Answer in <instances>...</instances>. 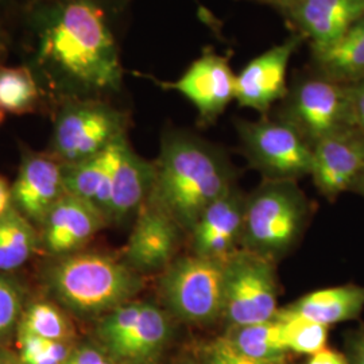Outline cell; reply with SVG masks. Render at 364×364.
Masks as SVG:
<instances>
[{
    "label": "cell",
    "instance_id": "6da1fadb",
    "mask_svg": "<svg viewBox=\"0 0 364 364\" xmlns=\"http://www.w3.org/2000/svg\"><path fill=\"white\" fill-rule=\"evenodd\" d=\"M124 0H38L13 33L14 53L53 108L69 99H107L123 88L115 14Z\"/></svg>",
    "mask_w": 364,
    "mask_h": 364
},
{
    "label": "cell",
    "instance_id": "7a4b0ae2",
    "mask_svg": "<svg viewBox=\"0 0 364 364\" xmlns=\"http://www.w3.org/2000/svg\"><path fill=\"white\" fill-rule=\"evenodd\" d=\"M149 203L191 235L207 209L235 188L234 169L216 146L185 131L162 136Z\"/></svg>",
    "mask_w": 364,
    "mask_h": 364
},
{
    "label": "cell",
    "instance_id": "3957f363",
    "mask_svg": "<svg viewBox=\"0 0 364 364\" xmlns=\"http://www.w3.org/2000/svg\"><path fill=\"white\" fill-rule=\"evenodd\" d=\"M45 284L69 312L100 318L135 299L144 278L111 255L76 252L53 262L45 272Z\"/></svg>",
    "mask_w": 364,
    "mask_h": 364
},
{
    "label": "cell",
    "instance_id": "277c9868",
    "mask_svg": "<svg viewBox=\"0 0 364 364\" xmlns=\"http://www.w3.org/2000/svg\"><path fill=\"white\" fill-rule=\"evenodd\" d=\"M296 182L264 180L248 196L240 248L275 262L294 247L309 212Z\"/></svg>",
    "mask_w": 364,
    "mask_h": 364
},
{
    "label": "cell",
    "instance_id": "5b68a950",
    "mask_svg": "<svg viewBox=\"0 0 364 364\" xmlns=\"http://www.w3.org/2000/svg\"><path fill=\"white\" fill-rule=\"evenodd\" d=\"M49 154L69 165L97 156L127 135L129 115L107 99H69L53 108Z\"/></svg>",
    "mask_w": 364,
    "mask_h": 364
},
{
    "label": "cell",
    "instance_id": "8992f818",
    "mask_svg": "<svg viewBox=\"0 0 364 364\" xmlns=\"http://www.w3.org/2000/svg\"><path fill=\"white\" fill-rule=\"evenodd\" d=\"M170 338L169 313L136 299L100 317L95 328V341L117 364L156 362Z\"/></svg>",
    "mask_w": 364,
    "mask_h": 364
},
{
    "label": "cell",
    "instance_id": "52a82bcc",
    "mask_svg": "<svg viewBox=\"0 0 364 364\" xmlns=\"http://www.w3.org/2000/svg\"><path fill=\"white\" fill-rule=\"evenodd\" d=\"M224 262L196 254L176 258L162 272L158 291L165 311L189 324H210L223 316Z\"/></svg>",
    "mask_w": 364,
    "mask_h": 364
},
{
    "label": "cell",
    "instance_id": "ba28073f",
    "mask_svg": "<svg viewBox=\"0 0 364 364\" xmlns=\"http://www.w3.org/2000/svg\"><path fill=\"white\" fill-rule=\"evenodd\" d=\"M223 316L228 328L275 318L278 284L273 260L239 248L224 260Z\"/></svg>",
    "mask_w": 364,
    "mask_h": 364
},
{
    "label": "cell",
    "instance_id": "9c48e42d",
    "mask_svg": "<svg viewBox=\"0 0 364 364\" xmlns=\"http://www.w3.org/2000/svg\"><path fill=\"white\" fill-rule=\"evenodd\" d=\"M248 164L270 181L311 176L313 146L285 120H240L236 124Z\"/></svg>",
    "mask_w": 364,
    "mask_h": 364
},
{
    "label": "cell",
    "instance_id": "30bf717a",
    "mask_svg": "<svg viewBox=\"0 0 364 364\" xmlns=\"http://www.w3.org/2000/svg\"><path fill=\"white\" fill-rule=\"evenodd\" d=\"M281 119L314 146L346 127H352L347 88L329 78H309L287 93Z\"/></svg>",
    "mask_w": 364,
    "mask_h": 364
},
{
    "label": "cell",
    "instance_id": "8fae6325",
    "mask_svg": "<svg viewBox=\"0 0 364 364\" xmlns=\"http://www.w3.org/2000/svg\"><path fill=\"white\" fill-rule=\"evenodd\" d=\"M169 91L181 93L195 105L203 124L213 123L235 100V73L228 57L205 49L176 81H158Z\"/></svg>",
    "mask_w": 364,
    "mask_h": 364
},
{
    "label": "cell",
    "instance_id": "7c38bea8",
    "mask_svg": "<svg viewBox=\"0 0 364 364\" xmlns=\"http://www.w3.org/2000/svg\"><path fill=\"white\" fill-rule=\"evenodd\" d=\"M305 37L294 33L284 42L251 60L235 75V102L266 114L277 102L287 99V68Z\"/></svg>",
    "mask_w": 364,
    "mask_h": 364
},
{
    "label": "cell",
    "instance_id": "4fadbf2b",
    "mask_svg": "<svg viewBox=\"0 0 364 364\" xmlns=\"http://www.w3.org/2000/svg\"><path fill=\"white\" fill-rule=\"evenodd\" d=\"M363 173L364 131L346 127L313 146L311 177L324 197H338L353 186Z\"/></svg>",
    "mask_w": 364,
    "mask_h": 364
},
{
    "label": "cell",
    "instance_id": "5bb4252c",
    "mask_svg": "<svg viewBox=\"0 0 364 364\" xmlns=\"http://www.w3.org/2000/svg\"><path fill=\"white\" fill-rule=\"evenodd\" d=\"M181 234L171 218L146 201L138 212L122 260L141 275L164 272L176 259Z\"/></svg>",
    "mask_w": 364,
    "mask_h": 364
},
{
    "label": "cell",
    "instance_id": "9a60e30c",
    "mask_svg": "<svg viewBox=\"0 0 364 364\" xmlns=\"http://www.w3.org/2000/svg\"><path fill=\"white\" fill-rule=\"evenodd\" d=\"M11 192L14 208L31 223L42 224L50 209L66 195L63 164L49 153L23 147Z\"/></svg>",
    "mask_w": 364,
    "mask_h": 364
},
{
    "label": "cell",
    "instance_id": "2e32d148",
    "mask_svg": "<svg viewBox=\"0 0 364 364\" xmlns=\"http://www.w3.org/2000/svg\"><path fill=\"white\" fill-rule=\"evenodd\" d=\"M107 224L93 204L66 193L41 224V246L55 258L76 254Z\"/></svg>",
    "mask_w": 364,
    "mask_h": 364
},
{
    "label": "cell",
    "instance_id": "e0dca14e",
    "mask_svg": "<svg viewBox=\"0 0 364 364\" xmlns=\"http://www.w3.org/2000/svg\"><path fill=\"white\" fill-rule=\"evenodd\" d=\"M281 10L320 50L364 18V0H287Z\"/></svg>",
    "mask_w": 364,
    "mask_h": 364
},
{
    "label": "cell",
    "instance_id": "ac0fdd59",
    "mask_svg": "<svg viewBox=\"0 0 364 364\" xmlns=\"http://www.w3.org/2000/svg\"><path fill=\"white\" fill-rule=\"evenodd\" d=\"M246 198L235 186L203 213L191 232L192 254L224 262L240 248Z\"/></svg>",
    "mask_w": 364,
    "mask_h": 364
},
{
    "label": "cell",
    "instance_id": "d6986e66",
    "mask_svg": "<svg viewBox=\"0 0 364 364\" xmlns=\"http://www.w3.org/2000/svg\"><path fill=\"white\" fill-rule=\"evenodd\" d=\"M154 176V162L136 154L124 136L119 146L107 221L120 223L134 213L138 215L150 197Z\"/></svg>",
    "mask_w": 364,
    "mask_h": 364
},
{
    "label": "cell",
    "instance_id": "ffe728a7",
    "mask_svg": "<svg viewBox=\"0 0 364 364\" xmlns=\"http://www.w3.org/2000/svg\"><path fill=\"white\" fill-rule=\"evenodd\" d=\"M124 136L119 138L117 142L97 156L75 164L63 165L66 193L93 204L105 215V220L111 203L112 178L119 146Z\"/></svg>",
    "mask_w": 364,
    "mask_h": 364
},
{
    "label": "cell",
    "instance_id": "44dd1931",
    "mask_svg": "<svg viewBox=\"0 0 364 364\" xmlns=\"http://www.w3.org/2000/svg\"><path fill=\"white\" fill-rule=\"evenodd\" d=\"M284 309L323 326H333L356 318L362 313L364 287L343 285L314 290Z\"/></svg>",
    "mask_w": 364,
    "mask_h": 364
},
{
    "label": "cell",
    "instance_id": "7402d4cb",
    "mask_svg": "<svg viewBox=\"0 0 364 364\" xmlns=\"http://www.w3.org/2000/svg\"><path fill=\"white\" fill-rule=\"evenodd\" d=\"M314 63L332 81L364 78V18L340 38L320 50H313Z\"/></svg>",
    "mask_w": 364,
    "mask_h": 364
},
{
    "label": "cell",
    "instance_id": "603a6c76",
    "mask_svg": "<svg viewBox=\"0 0 364 364\" xmlns=\"http://www.w3.org/2000/svg\"><path fill=\"white\" fill-rule=\"evenodd\" d=\"M52 105L27 66L0 65V109L4 114H37Z\"/></svg>",
    "mask_w": 364,
    "mask_h": 364
},
{
    "label": "cell",
    "instance_id": "cb8c5ba5",
    "mask_svg": "<svg viewBox=\"0 0 364 364\" xmlns=\"http://www.w3.org/2000/svg\"><path fill=\"white\" fill-rule=\"evenodd\" d=\"M39 247L41 236L18 209L13 207L0 216V273L22 267Z\"/></svg>",
    "mask_w": 364,
    "mask_h": 364
},
{
    "label": "cell",
    "instance_id": "d4e9b609",
    "mask_svg": "<svg viewBox=\"0 0 364 364\" xmlns=\"http://www.w3.org/2000/svg\"><path fill=\"white\" fill-rule=\"evenodd\" d=\"M223 336L237 351L264 362H284L289 352L284 326L277 316L273 320L259 324L228 328Z\"/></svg>",
    "mask_w": 364,
    "mask_h": 364
},
{
    "label": "cell",
    "instance_id": "484cf974",
    "mask_svg": "<svg viewBox=\"0 0 364 364\" xmlns=\"http://www.w3.org/2000/svg\"><path fill=\"white\" fill-rule=\"evenodd\" d=\"M18 329L58 341H73L76 336L75 326L64 311L48 301H37L26 306Z\"/></svg>",
    "mask_w": 364,
    "mask_h": 364
},
{
    "label": "cell",
    "instance_id": "4316f807",
    "mask_svg": "<svg viewBox=\"0 0 364 364\" xmlns=\"http://www.w3.org/2000/svg\"><path fill=\"white\" fill-rule=\"evenodd\" d=\"M277 317L284 326L287 351L312 356L326 348L329 326L287 312L284 308L278 311Z\"/></svg>",
    "mask_w": 364,
    "mask_h": 364
},
{
    "label": "cell",
    "instance_id": "83f0119b",
    "mask_svg": "<svg viewBox=\"0 0 364 364\" xmlns=\"http://www.w3.org/2000/svg\"><path fill=\"white\" fill-rule=\"evenodd\" d=\"M18 355L25 364H64L75 351L73 341L39 338L25 331H16Z\"/></svg>",
    "mask_w": 364,
    "mask_h": 364
},
{
    "label": "cell",
    "instance_id": "f1b7e54d",
    "mask_svg": "<svg viewBox=\"0 0 364 364\" xmlns=\"http://www.w3.org/2000/svg\"><path fill=\"white\" fill-rule=\"evenodd\" d=\"M23 287L10 275L0 273V346L16 333L26 306Z\"/></svg>",
    "mask_w": 364,
    "mask_h": 364
},
{
    "label": "cell",
    "instance_id": "f546056e",
    "mask_svg": "<svg viewBox=\"0 0 364 364\" xmlns=\"http://www.w3.org/2000/svg\"><path fill=\"white\" fill-rule=\"evenodd\" d=\"M200 364H285L284 362H264L259 359L250 358L247 355L237 351L232 344L224 338H215L205 344L197 356Z\"/></svg>",
    "mask_w": 364,
    "mask_h": 364
},
{
    "label": "cell",
    "instance_id": "4dcf8cb0",
    "mask_svg": "<svg viewBox=\"0 0 364 364\" xmlns=\"http://www.w3.org/2000/svg\"><path fill=\"white\" fill-rule=\"evenodd\" d=\"M64 364H117L107 352L96 343L88 341L78 344Z\"/></svg>",
    "mask_w": 364,
    "mask_h": 364
},
{
    "label": "cell",
    "instance_id": "1f68e13d",
    "mask_svg": "<svg viewBox=\"0 0 364 364\" xmlns=\"http://www.w3.org/2000/svg\"><path fill=\"white\" fill-rule=\"evenodd\" d=\"M36 1L38 0H0V26L13 34L21 18Z\"/></svg>",
    "mask_w": 364,
    "mask_h": 364
},
{
    "label": "cell",
    "instance_id": "d6a6232c",
    "mask_svg": "<svg viewBox=\"0 0 364 364\" xmlns=\"http://www.w3.org/2000/svg\"><path fill=\"white\" fill-rule=\"evenodd\" d=\"M305 364H348V362L341 353L324 348L323 351L312 355Z\"/></svg>",
    "mask_w": 364,
    "mask_h": 364
},
{
    "label": "cell",
    "instance_id": "836d02e7",
    "mask_svg": "<svg viewBox=\"0 0 364 364\" xmlns=\"http://www.w3.org/2000/svg\"><path fill=\"white\" fill-rule=\"evenodd\" d=\"M11 53H14L13 34L7 28L0 26V65L7 64Z\"/></svg>",
    "mask_w": 364,
    "mask_h": 364
},
{
    "label": "cell",
    "instance_id": "e575fe53",
    "mask_svg": "<svg viewBox=\"0 0 364 364\" xmlns=\"http://www.w3.org/2000/svg\"><path fill=\"white\" fill-rule=\"evenodd\" d=\"M13 192L11 185L0 174V216L13 208Z\"/></svg>",
    "mask_w": 364,
    "mask_h": 364
},
{
    "label": "cell",
    "instance_id": "d590c367",
    "mask_svg": "<svg viewBox=\"0 0 364 364\" xmlns=\"http://www.w3.org/2000/svg\"><path fill=\"white\" fill-rule=\"evenodd\" d=\"M0 364H25L19 358L18 352L11 351L0 346Z\"/></svg>",
    "mask_w": 364,
    "mask_h": 364
},
{
    "label": "cell",
    "instance_id": "8d00e7d4",
    "mask_svg": "<svg viewBox=\"0 0 364 364\" xmlns=\"http://www.w3.org/2000/svg\"><path fill=\"white\" fill-rule=\"evenodd\" d=\"M355 364H364V336L359 341L356 347V356H355Z\"/></svg>",
    "mask_w": 364,
    "mask_h": 364
},
{
    "label": "cell",
    "instance_id": "74e56055",
    "mask_svg": "<svg viewBox=\"0 0 364 364\" xmlns=\"http://www.w3.org/2000/svg\"><path fill=\"white\" fill-rule=\"evenodd\" d=\"M173 364H200V362H198V359H197V358L185 355V356H181L176 363Z\"/></svg>",
    "mask_w": 364,
    "mask_h": 364
},
{
    "label": "cell",
    "instance_id": "f35d334b",
    "mask_svg": "<svg viewBox=\"0 0 364 364\" xmlns=\"http://www.w3.org/2000/svg\"><path fill=\"white\" fill-rule=\"evenodd\" d=\"M353 186H356V188L359 189V192L364 196V173L359 177V180L356 181V183H355Z\"/></svg>",
    "mask_w": 364,
    "mask_h": 364
},
{
    "label": "cell",
    "instance_id": "ab89813d",
    "mask_svg": "<svg viewBox=\"0 0 364 364\" xmlns=\"http://www.w3.org/2000/svg\"><path fill=\"white\" fill-rule=\"evenodd\" d=\"M260 1H266V3H270V4L277 6L278 9H281V7H282V4H284L287 0H260Z\"/></svg>",
    "mask_w": 364,
    "mask_h": 364
},
{
    "label": "cell",
    "instance_id": "60d3db41",
    "mask_svg": "<svg viewBox=\"0 0 364 364\" xmlns=\"http://www.w3.org/2000/svg\"><path fill=\"white\" fill-rule=\"evenodd\" d=\"M4 117H6V114H4V112L0 109V124L4 122Z\"/></svg>",
    "mask_w": 364,
    "mask_h": 364
},
{
    "label": "cell",
    "instance_id": "b9f144b4",
    "mask_svg": "<svg viewBox=\"0 0 364 364\" xmlns=\"http://www.w3.org/2000/svg\"><path fill=\"white\" fill-rule=\"evenodd\" d=\"M358 129H359V130L364 131V123L362 124V126H360V127H358Z\"/></svg>",
    "mask_w": 364,
    "mask_h": 364
},
{
    "label": "cell",
    "instance_id": "7bdbcfd3",
    "mask_svg": "<svg viewBox=\"0 0 364 364\" xmlns=\"http://www.w3.org/2000/svg\"><path fill=\"white\" fill-rule=\"evenodd\" d=\"M146 364H158V360H156V362H150V363H146Z\"/></svg>",
    "mask_w": 364,
    "mask_h": 364
},
{
    "label": "cell",
    "instance_id": "ee69618b",
    "mask_svg": "<svg viewBox=\"0 0 364 364\" xmlns=\"http://www.w3.org/2000/svg\"><path fill=\"white\" fill-rule=\"evenodd\" d=\"M124 1H127V0H124Z\"/></svg>",
    "mask_w": 364,
    "mask_h": 364
}]
</instances>
